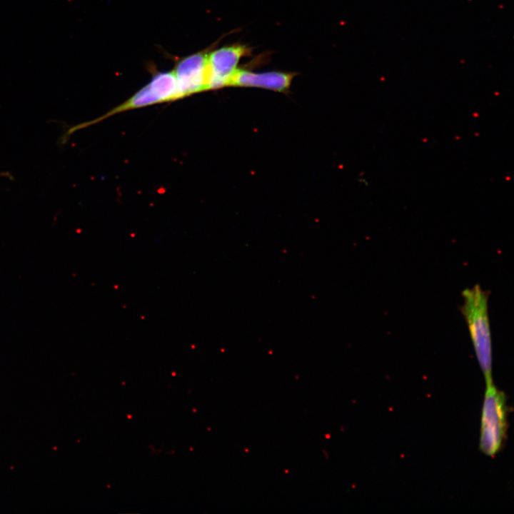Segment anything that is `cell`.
<instances>
[{"instance_id": "cell-3", "label": "cell", "mask_w": 514, "mask_h": 514, "mask_svg": "<svg viewBox=\"0 0 514 514\" xmlns=\"http://www.w3.org/2000/svg\"><path fill=\"white\" fill-rule=\"evenodd\" d=\"M175 100H177V84L173 71L159 72L126 101L98 119L77 128L89 126L123 111Z\"/></svg>"}, {"instance_id": "cell-2", "label": "cell", "mask_w": 514, "mask_h": 514, "mask_svg": "<svg viewBox=\"0 0 514 514\" xmlns=\"http://www.w3.org/2000/svg\"><path fill=\"white\" fill-rule=\"evenodd\" d=\"M508 429V406L505 394L493 385L486 384L482 408L480 448L493 457L501 449Z\"/></svg>"}, {"instance_id": "cell-6", "label": "cell", "mask_w": 514, "mask_h": 514, "mask_svg": "<svg viewBox=\"0 0 514 514\" xmlns=\"http://www.w3.org/2000/svg\"><path fill=\"white\" fill-rule=\"evenodd\" d=\"M293 74L278 71L255 73L238 69L231 76L227 86L258 87L283 91L289 88Z\"/></svg>"}, {"instance_id": "cell-5", "label": "cell", "mask_w": 514, "mask_h": 514, "mask_svg": "<svg viewBox=\"0 0 514 514\" xmlns=\"http://www.w3.org/2000/svg\"><path fill=\"white\" fill-rule=\"evenodd\" d=\"M208 52L198 51L182 58L173 71L177 84V99L205 91Z\"/></svg>"}, {"instance_id": "cell-4", "label": "cell", "mask_w": 514, "mask_h": 514, "mask_svg": "<svg viewBox=\"0 0 514 514\" xmlns=\"http://www.w3.org/2000/svg\"><path fill=\"white\" fill-rule=\"evenodd\" d=\"M249 52L244 45H232L208 52L206 65L205 90L227 86L242 56Z\"/></svg>"}, {"instance_id": "cell-1", "label": "cell", "mask_w": 514, "mask_h": 514, "mask_svg": "<svg viewBox=\"0 0 514 514\" xmlns=\"http://www.w3.org/2000/svg\"><path fill=\"white\" fill-rule=\"evenodd\" d=\"M460 310L486 384L493 382L492 340L488 317V293L480 285L462 291Z\"/></svg>"}]
</instances>
